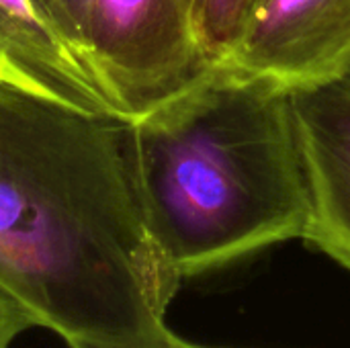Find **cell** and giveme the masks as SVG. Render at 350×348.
Instances as JSON below:
<instances>
[{
	"mask_svg": "<svg viewBox=\"0 0 350 348\" xmlns=\"http://www.w3.org/2000/svg\"><path fill=\"white\" fill-rule=\"evenodd\" d=\"M183 279L156 244L133 121L0 84V289L74 345L170 332Z\"/></svg>",
	"mask_w": 350,
	"mask_h": 348,
	"instance_id": "6da1fadb",
	"label": "cell"
},
{
	"mask_svg": "<svg viewBox=\"0 0 350 348\" xmlns=\"http://www.w3.org/2000/svg\"><path fill=\"white\" fill-rule=\"evenodd\" d=\"M133 135L148 226L180 279L304 240L312 199L291 90L217 64Z\"/></svg>",
	"mask_w": 350,
	"mask_h": 348,
	"instance_id": "7a4b0ae2",
	"label": "cell"
},
{
	"mask_svg": "<svg viewBox=\"0 0 350 348\" xmlns=\"http://www.w3.org/2000/svg\"><path fill=\"white\" fill-rule=\"evenodd\" d=\"M117 115L137 121L213 66L183 0H41Z\"/></svg>",
	"mask_w": 350,
	"mask_h": 348,
	"instance_id": "3957f363",
	"label": "cell"
},
{
	"mask_svg": "<svg viewBox=\"0 0 350 348\" xmlns=\"http://www.w3.org/2000/svg\"><path fill=\"white\" fill-rule=\"evenodd\" d=\"M287 90L350 74V0H252L224 62Z\"/></svg>",
	"mask_w": 350,
	"mask_h": 348,
	"instance_id": "277c9868",
	"label": "cell"
},
{
	"mask_svg": "<svg viewBox=\"0 0 350 348\" xmlns=\"http://www.w3.org/2000/svg\"><path fill=\"white\" fill-rule=\"evenodd\" d=\"M312 215L306 242L350 271V76L291 90Z\"/></svg>",
	"mask_w": 350,
	"mask_h": 348,
	"instance_id": "5b68a950",
	"label": "cell"
},
{
	"mask_svg": "<svg viewBox=\"0 0 350 348\" xmlns=\"http://www.w3.org/2000/svg\"><path fill=\"white\" fill-rule=\"evenodd\" d=\"M0 84L88 113H115L41 0H0Z\"/></svg>",
	"mask_w": 350,
	"mask_h": 348,
	"instance_id": "8992f818",
	"label": "cell"
},
{
	"mask_svg": "<svg viewBox=\"0 0 350 348\" xmlns=\"http://www.w3.org/2000/svg\"><path fill=\"white\" fill-rule=\"evenodd\" d=\"M183 6L209 59L224 64L242 35L252 0H183Z\"/></svg>",
	"mask_w": 350,
	"mask_h": 348,
	"instance_id": "52a82bcc",
	"label": "cell"
},
{
	"mask_svg": "<svg viewBox=\"0 0 350 348\" xmlns=\"http://www.w3.org/2000/svg\"><path fill=\"white\" fill-rule=\"evenodd\" d=\"M33 328L37 324L29 312L0 289V348H14L16 340Z\"/></svg>",
	"mask_w": 350,
	"mask_h": 348,
	"instance_id": "ba28073f",
	"label": "cell"
},
{
	"mask_svg": "<svg viewBox=\"0 0 350 348\" xmlns=\"http://www.w3.org/2000/svg\"><path fill=\"white\" fill-rule=\"evenodd\" d=\"M68 348H207V347H197L187 343L185 338L176 336L172 330L168 334H164L162 338L156 340H148V343H135V345H74Z\"/></svg>",
	"mask_w": 350,
	"mask_h": 348,
	"instance_id": "9c48e42d",
	"label": "cell"
},
{
	"mask_svg": "<svg viewBox=\"0 0 350 348\" xmlns=\"http://www.w3.org/2000/svg\"><path fill=\"white\" fill-rule=\"evenodd\" d=\"M349 76H350V74H349Z\"/></svg>",
	"mask_w": 350,
	"mask_h": 348,
	"instance_id": "30bf717a",
	"label": "cell"
}]
</instances>
